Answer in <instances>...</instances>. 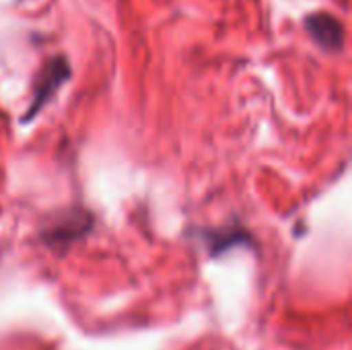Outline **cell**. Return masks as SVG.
Masks as SVG:
<instances>
[{
	"label": "cell",
	"instance_id": "cell-1",
	"mask_svg": "<svg viewBox=\"0 0 352 350\" xmlns=\"http://www.w3.org/2000/svg\"><path fill=\"white\" fill-rule=\"evenodd\" d=\"M68 78H70V64L66 62V58L64 56L52 58L39 72V78L33 89V99L29 103L27 113L23 116V122H31Z\"/></svg>",
	"mask_w": 352,
	"mask_h": 350
},
{
	"label": "cell",
	"instance_id": "cell-2",
	"mask_svg": "<svg viewBox=\"0 0 352 350\" xmlns=\"http://www.w3.org/2000/svg\"><path fill=\"white\" fill-rule=\"evenodd\" d=\"M91 227V215L85 210H68L54 219L50 227L43 229L41 237L50 245H68L70 241L82 237Z\"/></svg>",
	"mask_w": 352,
	"mask_h": 350
},
{
	"label": "cell",
	"instance_id": "cell-3",
	"mask_svg": "<svg viewBox=\"0 0 352 350\" xmlns=\"http://www.w3.org/2000/svg\"><path fill=\"white\" fill-rule=\"evenodd\" d=\"M305 29L309 37L328 52H340L344 45V27L330 12H311L305 17Z\"/></svg>",
	"mask_w": 352,
	"mask_h": 350
}]
</instances>
